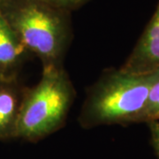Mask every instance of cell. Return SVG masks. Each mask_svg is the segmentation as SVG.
I'll list each match as a JSON object with an SVG mask.
<instances>
[{
	"mask_svg": "<svg viewBox=\"0 0 159 159\" xmlns=\"http://www.w3.org/2000/svg\"><path fill=\"white\" fill-rule=\"evenodd\" d=\"M7 1H8V0H0V6H3L5 3H6V2H7Z\"/></svg>",
	"mask_w": 159,
	"mask_h": 159,
	"instance_id": "cell-10",
	"label": "cell"
},
{
	"mask_svg": "<svg viewBox=\"0 0 159 159\" xmlns=\"http://www.w3.org/2000/svg\"><path fill=\"white\" fill-rule=\"evenodd\" d=\"M0 11L28 52L43 67L63 66L73 38L70 12L39 0H8Z\"/></svg>",
	"mask_w": 159,
	"mask_h": 159,
	"instance_id": "cell-2",
	"label": "cell"
},
{
	"mask_svg": "<svg viewBox=\"0 0 159 159\" xmlns=\"http://www.w3.org/2000/svg\"><path fill=\"white\" fill-rule=\"evenodd\" d=\"M28 53L0 11V79L18 78Z\"/></svg>",
	"mask_w": 159,
	"mask_h": 159,
	"instance_id": "cell-6",
	"label": "cell"
},
{
	"mask_svg": "<svg viewBox=\"0 0 159 159\" xmlns=\"http://www.w3.org/2000/svg\"><path fill=\"white\" fill-rule=\"evenodd\" d=\"M146 124L149 130L151 146L157 157L159 159V120H150L146 122Z\"/></svg>",
	"mask_w": 159,
	"mask_h": 159,
	"instance_id": "cell-9",
	"label": "cell"
},
{
	"mask_svg": "<svg viewBox=\"0 0 159 159\" xmlns=\"http://www.w3.org/2000/svg\"><path fill=\"white\" fill-rule=\"evenodd\" d=\"M150 120H159V76L150 88L141 123H146Z\"/></svg>",
	"mask_w": 159,
	"mask_h": 159,
	"instance_id": "cell-7",
	"label": "cell"
},
{
	"mask_svg": "<svg viewBox=\"0 0 159 159\" xmlns=\"http://www.w3.org/2000/svg\"><path fill=\"white\" fill-rule=\"evenodd\" d=\"M74 98L63 66L43 67L39 82L25 89L13 139L37 142L62 128Z\"/></svg>",
	"mask_w": 159,
	"mask_h": 159,
	"instance_id": "cell-3",
	"label": "cell"
},
{
	"mask_svg": "<svg viewBox=\"0 0 159 159\" xmlns=\"http://www.w3.org/2000/svg\"><path fill=\"white\" fill-rule=\"evenodd\" d=\"M25 89L19 78L0 79V142L14 137Z\"/></svg>",
	"mask_w": 159,
	"mask_h": 159,
	"instance_id": "cell-5",
	"label": "cell"
},
{
	"mask_svg": "<svg viewBox=\"0 0 159 159\" xmlns=\"http://www.w3.org/2000/svg\"><path fill=\"white\" fill-rule=\"evenodd\" d=\"M119 69L134 74L159 71V2L130 55Z\"/></svg>",
	"mask_w": 159,
	"mask_h": 159,
	"instance_id": "cell-4",
	"label": "cell"
},
{
	"mask_svg": "<svg viewBox=\"0 0 159 159\" xmlns=\"http://www.w3.org/2000/svg\"><path fill=\"white\" fill-rule=\"evenodd\" d=\"M158 76L159 71L145 74L106 71L88 91L78 118L80 125L91 129L141 123L150 88Z\"/></svg>",
	"mask_w": 159,
	"mask_h": 159,
	"instance_id": "cell-1",
	"label": "cell"
},
{
	"mask_svg": "<svg viewBox=\"0 0 159 159\" xmlns=\"http://www.w3.org/2000/svg\"><path fill=\"white\" fill-rule=\"evenodd\" d=\"M39 1L69 12L79 9L89 2V0H39Z\"/></svg>",
	"mask_w": 159,
	"mask_h": 159,
	"instance_id": "cell-8",
	"label": "cell"
}]
</instances>
